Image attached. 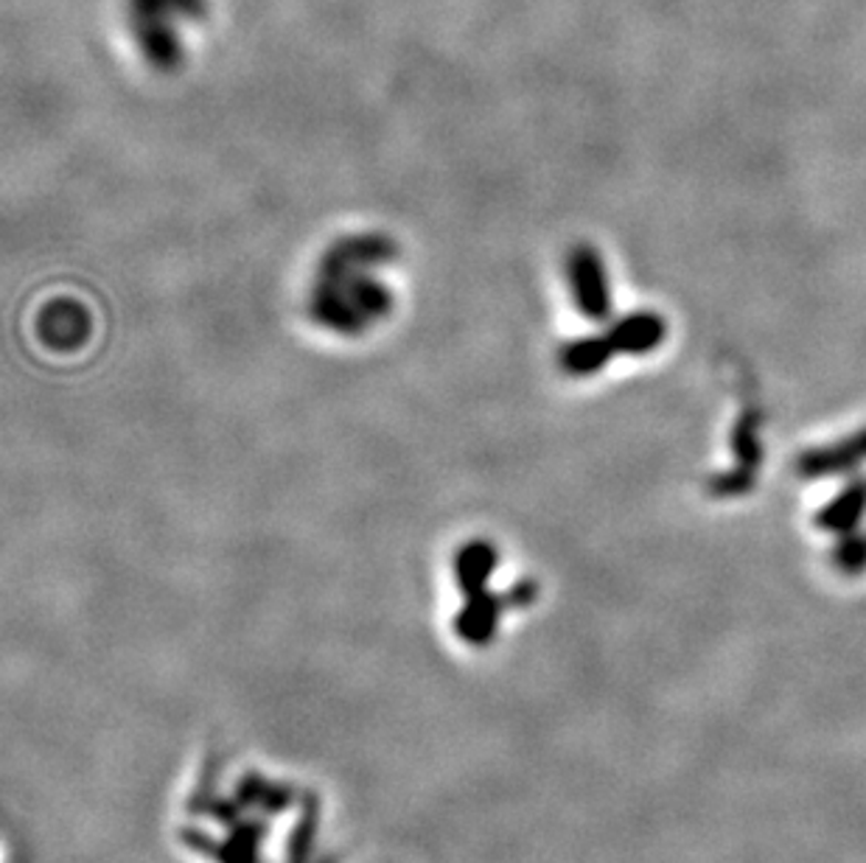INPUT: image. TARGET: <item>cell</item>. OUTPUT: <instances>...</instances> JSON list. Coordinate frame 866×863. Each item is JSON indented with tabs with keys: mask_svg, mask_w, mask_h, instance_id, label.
Segmentation results:
<instances>
[{
	"mask_svg": "<svg viewBox=\"0 0 866 863\" xmlns=\"http://www.w3.org/2000/svg\"><path fill=\"white\" fill-rule=\"evenodd\" d=\"M398 248L385 233H354L328 244L309 286V317L337 337H362L396 306L382 270Z\"/></svg>",
	"mask_w": 866,
	"mask_h": 863,
	"instance_id": "obj_1",
	"label": "cell"
},
{
	"mask_svg": "<svg viewBox=\"0 0 866 863\" xmlns=\"http://www.w3.org/2000/svg\"><path fill=\"white\" fill-rule=\"evenodd\" d=\"M566 272H570L572 297H575L577 308L584 312L589 320H601L606 317L612 297H608L606 272H603L601 259L592 248H575L570 261H566Z\"/></svg>",
	"mask_w": 866,
	"mask_h": 863,
	"instance_id": "obj_5",
	"label": "cell"
},
{
	"mask_svg": "<svg viewBox=\"0 0 866 863\" xmlns=\"http://www.w3.org/2000/svg\"><path fill=\"white\" fill-rule=\"evenodd\" d=\"M87 331H91V317L73 301H54L51 306H45L43 317H40L43 343L54 350L79 348L85 343Z\"/></svg>",
	"mask_w": 866,
	"mask_h": 863,
	"instance_id": "obj_6",
	"label": "cell"
},
{
	"mask_svg": "<svg viewBox=\"0 0 866 863\" xmlns=\"http://www.w3.org/2000/svg\"><path fill=\"white\" fill-rule=\"evenodd\" d=\"M205 14V0H129L127 23L144 60L163 73L182 62L180 29Z\"/></svg>",
	"mask_w": 866,
	"mask_h": 863,
	"instance_id": "obj_2",
	"label": "cell"
},
{
	"mask_svg": "<svg viewBox=\"0 0 866 863\" xmlns=\"http://www.w3.org/2000/svg\"><path fill=\"white\" fill-rule=\"evenodd\" d=\"M654 339V323L648 317H628L603 337L575 339L559 350V365L570 376H589L606 365L614 350H643Z\"/></svg>",
	"mask_w": 866,
	"mask_h": 863,
	"instance_id": "obj_4",
	"label": "cell"
},
{
	"mask_svg": "<svg viewBox=\"0 0 866 863\" xmlns=\"http://www.w3.org/2000/svg\"><path fill=\"white\" fill-rule=\"evenodd\" d=\"M497 561H500L497 547L491 541H482V538L466 544L458 552V558H455L458 583L466 594V609L460 614L458 625L471 640L491 634V628L497 625V617H500L502 606H505L500 594H491L486 589L493 569H497Z\"/></svg>",
	"mask_w": 866,
	"mask_h": 863,
	"instance_id": "obj_3",
	"label": "cell"
}]
</instances>
